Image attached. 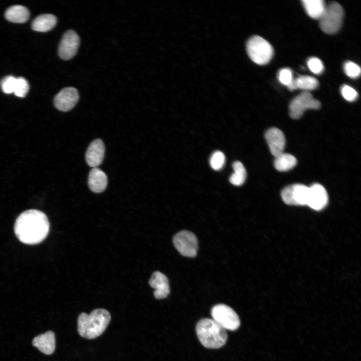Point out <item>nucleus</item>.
Segmentation results:
<instances>
[{
  "label": "nucleus",
  "instance_id": "412c9836",
  "mask_svg": "<svg viewBox=\"0 0 361 361\" xmlns=\"http://www.w3.org/2000/svg\"><path fill=\"white\" fill-rule=\"evenodd\" d=\"M301 2L307 15L317 20L323 14L326 6L323 0H303Z\"/></svg>",
  "mask_w": 361,
  "mask_h": 361
},
{
  "label": "nucleus",
  "instance_id": "20e7f679",
  "mask_svg": "<svg viewBox=\"0 0 361 361\" xmlns=\"http://www.w3.org/2000/svg\"><path fill=\"white\" fill-rule=\"evenodd\" d=\"M246 50L250 59L260 65L268 63L274 54L271 45L259 36H253L249 38L246 43Z\"/></svg>",
  "mask_w": 361,
  "mask_h": 361
},
{
  "label": "nucleus",
  "instance_id": "f3484780",
  "mask_svg": "<svg viewBox=\"0 0 361 361\" xmlns=\"http://www.w3.org/2000/svg\"><path fill=\"white\" fill-rule=\"evenodd\" d=\"M88 183L92 192L101 193L105 190L107 185V175L102 170L94 167L90 171Z\"/></svg>",
  "mask_w": 361,
  "mask_h": 361
},
{
  "label": "nucleus",
  "instance_id": "5701e85b",
  "mask_svg": "<svg viewBox=\"0 0 361 361\" xmlns=\"http://www.w3.org/2000/svg\"><path fill=\"white\" fill-rule=\"evenodd\" d=\"M234 173L230 177V182L233 185L239 186L244 184L246 177V170L243 163L239 161L233 163Z\"/></svg>",
  "mask_w": 361,
  "mask_h": 361
},
{
  "label": "nucleus",
  "instance_id": "a211bd4d",
  "mask_svg": "<svg viewBox=\"0 0 361 361\" xmlns=\"http://www.w3.org/2000/svg\"><path fill=\"white\" fill-rule=\"evenodd\" d=\"M318 85V81L315 78L310 76L301 75L295 78H293L287 87L290 91L298 89L309 91L316 89Z\"/></svg>",
  "mask_w": 361,
  "mask_h": 361
},
{
  "label": "nucleus",
  "instance_id": "9d476101",
  "mask_svg": "<svg viewBox=\"0 0 361 361\" xmlns=\"http://www.w3.org/2000/svg\"><path fill=\"white\" fill-rule=\"evenodd\" d=\"M80 44L78 35L73 30L67 31L63 35L58 48V54L63 60H68L77 53Z\"/></svg>",
  "mask_w": 361,
  "mask_h": 361
},
{
  "label": "nucleus",
  "instance_id": "6e6552de",
  "mask_svg": "<svg viewBox=\"0 0 361 361\" xmlns=\"http://www.w3.org/2000/svg\"><path fill=\"white\" fill-rule=\"evenodd\" d=\"M173 243L179 253L188 257H194L197 254L198 239L195 235L189 231L183 230L176 234Z\"/></svg>",
  "mask_w": 361,
  "mask_h": 361
},
{
  "label": "nucleus",
  "instance_id": "1a4fd4ad",
  "mask_svg": "<svg viewBox=\"0 0 361 361\" xmlns=\"http://www.w3.org/2000/svg\"><path fill=\"white\" fill-rule=\"evenodd\" d=\"M309 187L303 184H296L288 186L281 192L283 202L290 205H306Z\"/></svg>",
  "mask_w": 361,
  "mask_h": 361
},
{
  "label": "nucleus",
  "instance_id": "0eeeda50",
  "mask_svg": "<svg viewBox=\"0 0 361 361\" xmlns=\"http://www.w3.org/2000/svg\"><path fill=\"white\" fill-rule=\"evenodd\" d=\"M320 102L308 92H304L296 96L289 105L290 116L294 119L300 118L307 109H318Z\"/></svg>",
  "mask_w": 361,
  "mask_h": 361
},
{
  "label": "nucleus",
  "instance_id": "f257e3e1",
  "mask_svg": "<svg viewBox=\"0 0 361 361\" xmlns=\"http://www.w3.org/2000/svg\"><path fill=\"white\" fill-rule=\"evenodd\" d=\"M14 230L18 239L23 243H40L47 237L49 223L42 212L32 209L23 212L16 220Z\"/></svg>",
  "mask_w": 361,
  "mask_h": 361
},
{
  "label": "nucleus",
  "instance_id": "aec40b11",
  "mask_svg": "<svg viewBox=\"0 0 361 361\" xmlns=\"http://www.w3.org/2000/svg\"><path fill=\"white\" fill-rule=\"evenodd\" d=\"M57 18L51 14H43L37 17L32 23V29L35 31L46 32L51 30L56 25Z\"/></svg>",
  "mask_w": 361,
  "mask_h": 361
},
{
  "label": "nucleus",
  "instance_id": "dca6fc26",
  "mask_svg": "<svg viewBox=\"0 0 361 361\" xmlns=\"http://www.w3.org/2000/svg\"><path fill=\"white\" fill-rule=\"evenodd\" d=\"M33 346L46 354H52L56 346L55 333L48 331L44 334L36 336L32 341Z\"/></svg>",
  "mask_w": 361,
  "mask_h": 361
},
{
  "label": "nucleus",
  "instance_id": "a878e982",
  "mask_svg": "<svg viewBox=\"0 0 361 361\" xmlns=\"http://www.w3.org/2000/svg\"><path fill=\"white\" fill-rule=\"evenodd\" d=\"M343 70L345 74L352 79L357 78L360 74L359 66L351 61H347L344 64Z\"/></svg>",
  "mask_w": 361,
  "mask_h": 361
},
{
  "label": "nucleus",
  "instance_id": "ddd939ff",
  "mask_svg": "<svg viewBox=\"0 0 361 361\" xmlns=\"http://www.w3.org/2000/svg\"><path fill=\"white\" fill-rule=\"evenodd\" d=\"M265 138L271 154L275 157L283 152L285 146V137L283 132L276 127L268 129Z\"/></svg>",
  "mask_w": 361,
  "mask_h": 361
},
{
  "label": "nucleus",
  "instance_id": "393cba45",
  "mask_svg": "<svg viewBox=\"0 0 361 361\" xmlns=\"http://www.w3.org/2000/svg\"><path fill=\"white\" fill-rule=\"evenodd\" d=\"M29 89V83L24 78L20 77L17 78L14 93L19 97H24L28 93Z\"/></svg>",
  "mask_w": 361,
  "mask_h": 361
},
{
  "label": "nucleus",
  "instance_id": "cd10ccee",
  "mask_svg": "<svg viewBox=\"0 0 361 361\" xmlns=\"http://www.w3.org/2000/svg\"><path fill=\"white\" fill-rule=\"evenodd\" d=\"M307 65L310 70L315 74H320L324 70L322 61L316 57L309 58L307 60Z\"/></svg>",
  "mask_w": 361,
  "mask_h": 361
},
{
  "label": "nucleus",
  "instance_id": "39448f33",
  "mask_svg": "<svg viewBox=\"0 0 361 361\" xmlns=\"http://www.w3.org/2000/svg\"><path fill=\"white\" fill-rule=\"evenodd\" d=\"M344 15L342 6L337 2L326 6L325 11L319 19L321 30L328 34H333L340 29Z\"/></svg>",
  "mask_w": 361,
  "mask_h": 361
},
{
  "label": "nucleus",
  "instance_id": "c756f323",
  "mask_svg": "<svg viewBox=\"0 0 361 361\" xmlns=\"http://www.w3.org/2000/svg\"><path fill=\"white\" fill-rule=\"evenodd\" d=\"M341 93L343 97L349 102L355 100L358 97L356 91L347 85H343L341 87Z\"/></svg>",
  "mask_w": 361,
  "mask_h": 361
},
{
  "label": "nucleus",
  "instance_id": "423d86ee",
  "mask_svg": "<svg viewBox=\"0 0 361 361\" xmlns=\"http://www.w3.org/2000/svg\"><path fill=\"white\" fill-rule=\"evenodd\" d=\"M212 319L226 330L234 331L240 325V319L237 313L230 307L219 304L211 310Z\"/></svg>",
  "mask_w": 361,
  "mask_h": 361
},
{
  "label": "nucleus",
  "instance_id": "4be33fe9",
  "mask_svg": "<svg viewBox=\"0 0 361 361\" xmlns=\"http://www.w3.org/2000/svg\"><path fill=\"white\" fill-rule=\"evenodd\" d=\"M297 163L296 158L292 154L284 152L275 157L274 164L279 171H286L293 168Z\"/></svg>",
  "mask_w": 361,
  "mask_h": 361
},
{
  "label": "nucleus",
  "instance_id": "f03ea898",
  "mask_svg": "<svg viewBox=\"0 0 361 361\" xmlns=\"http://www.w3.org/2000/svg\"><path fill=\"white\" fill-rule=\"evenodd\" d=\"M111 318L109 311L103 308L95 309L90 314L83 312L78 317V332L82 337L95 338L105 330Z\"/></svg>",
  "mask_w": 361,
  "mask_h": 361
},
{
  "label": "nucleus",
  "instance_id": "6ab92c4d",
  "mask_svg": "<svg viewBox=\"0 0 361 361\" xmlns=\"http://www.w3.org/2000/svg\"><path fill=\"white\" fill-rule=\"evenodd\" d=\"M28 9L23 6L15 5L9 7L5 12V18L9 21L16 23H24L29 18Z\"/></svg>",
  "mask_w": 361,
  "mask_h": 361
},
{
  "label": "nucleus",
  "instance_id": "2eb2a0df",
  "mask_svg": "<svg viewBox=\"0 0 361 361\" xmlns=\"http://www.w3.org/2000/svg\"><path fill=\"white\" fill-rule=\"evenodd\" d=\"M105 147L103 141L100 139L93 141L89 145L86 153L87 164L93 168L99 165L104 156Z\"/></svg>",
  "mask_w": 361,
  "mask_h": 361
},
{
  "label": "nucleus",
  "instance_id": "b1692460",
  "mask_svg": "<svg viewBox=\"0 0 361 361\" xmlns=\"http://www.w3.org/2000/svg\"><path fill=\"white\" fill-rule=\"evenodd\" d=\"M225 162V156L220 151L214 152L210 159V164L211 167L216 170L221 169L224 165Z\"/></svg>",
  "mask_w": 361,
  "mask_h": 361
},
{
  "label": "nucleus",
  "instance_id": "7ed1b4c3",
  "mask_svg": "<svg viewBox=\"0 0 361 361\" xmlns=\"http://www.w3.org/2000/svg\"><path fill=\"white\" fill-rule=\"evenodd\" d=\"M196 329L199 340L207 348H219L227 341L226 330L213 319H201L197 323Z\"/></svg>",
  "mask_w": 361,
  "mask_h": 361
},
{
  "label": "nucleus",
  "instance_id": "c85d7f7f",
  "mask_svg": "<svg viewBox=\"0 0 361 361\" xmlns=\"http://www.w3.org/2000/svg\"><path fill=\"white\" fill-rule=\"evenodd\" d=\"M279 81L282 84L288 86L293 79L292 72L289 68H283L278 73Z\"/></svg>",
  "mask_w": 361,
  "mask_h": 361
},
{
  "label": "nucleus",
  "instance_id": "f8f14e48",
  "mask_svg": "<svg viewBox=\"0 0 361 361\" xmlns=\"http://www.w3.org/2000/svg\"><path fill=\"white\" fill-rule=\"evenodd\" d=\"M328 201L325 189L319 184H314L309 187L306 205L316 211L323 209Z\"/></svg>",
  "mask_w": 361,
  "mask_h": 361
},
{
  "label": "nucleus",
  "instance_id": "bb28decb",
  "mask_svg": "<svg viewBox=\"0 0 361 361\" xmlns=\"http://www.w3.org/2000/svg\"><path fill=\"white\" fill-rule=\"evenodd\" d=\"M17 78L13 76H7L2 79L1 87L2 91L6 94L14 93Z\"/></svg>",
  "mask_w": 361,
  "mask_h": 361
},
{
  "label": "nucleus",
  "instance_id": "9b49d317",
  "mask_svg": "<svg viewBox=\"0 0 361 361\" xmlns=\"http://www.w3.org/2000/svg\"><path fill=\"white\" fill-rule=\"evenodd\" d=\"M79 95L74 87H66L61 90L55 97L54 104L60 111L66 112L72 109L78 102Z\"/></svg>",
  "mask_w": 361,
  "mask_h": 361
},
{
  "label": "nucleus",
  "instance_id": "4468645a",
  "mask_svg": "<svg viewBox=\"0 0 361 361\" xmlns=\"http://www.w3.org/2000/svg\"><path fill=\"white\" fill-rule=\"evenodd\" d=\"M149 284L155 289L153 294L155 298L157 299L165 298L169 293L168 279L160 272L155 271L153 273L149 279Z\"/></svg>",
  "mask_w": 361,
  "mask_h": 361
}]
</instances>
